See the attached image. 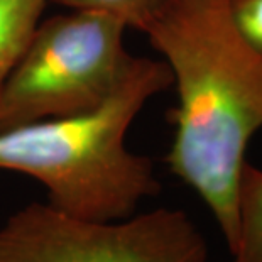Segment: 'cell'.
<instances>
[{"instance_id":"277c9868","label":"cell","mask_w":262,"mask_h":262,"mask_svg":"<svg viewBox=\"0 0 262 262\" xmlns=\"http://www.w3.org/2000/svg\"><path fill=\"white\" fill-rule=\"evenodd\" d=\"M206 241L183 210L122 220L75 219L32 202L0 225V262H206Z\"/></svg>"},{"instance_id":"52a82bcc","label":"cell","mask_w":262,"mask_h":262,"mask_svg":"<svg viewBox=\"0 0 262 262\" xmlns=\"http://www.w3.org/2000/svg\"><path fill=\"white\" fill-rule=\"evenodd\" d=\"M68 9H88L110 14L124 24L142 31L161 0H51Z\"/></svg>"},{"instance_id":"6da1fadb","label":"cell","mask_w":262,"mask_h":262,"mask_svg":"<svg viewBox=\"0 0 262 262\" xmlns=\"http://www.w3.org/2000/svg\"><path fill=\"white\" fill-rule=\"evenodd\" d=\"M141 32L178 93L164 161L208 206L233 254L245 150L262 129V51L238 31L232 0H161Z\"/></svg>"},{"instance_id":"3957f363","label":"cell","mask_w":262,"mask_h":262,"mask_svg":"<svg viewBox=\"0 0 262 262\" xmlns=\"http://www.w3.org/2000/svg\"><path fill=\"white\" fill-rule=\"evenodd\" d=\"M125 29L120 19L88 9L39 22L0 90V132L102 107L132 59Z\"/></svg>"},{"instance_id":"5b68a950","label":"cell","mask_w":262,"mask_h":262,"mask_svg":"<svg viewBox=\"0 0 262 262\" xmlns=\"http://www.w3.org/2000/svg\"><path fill=\"white\" fill-rule=\"evenodd\" d=\"M51 0H0V90L24 54Z\"/></svg>"},{"instance_id":"7a4b0ae2","label":"cell","mask_w":262,"mask_h":262,"mask_svg":"<svg viewBox=\"0 0 262 262\" xmlns=\"http://www.w3.org/2000/svg\"><path fill=\"white\" fill-rule=\"evenodd\" d=\"M172 85L163 59L132 56L102 107L0 132V169L46 188L48 205L75 219L122 220L158 196L152 161L127 147L125 137L144 105Z\"/></svg>"},{"instance_id":"8992f818","label":"cell","mask_w":262,"mask_h":262,"mask_svg":"<svg viewBox=\"0 0 262 262\" xmlns=\"http://www.w3.org/2000/svg\"><path fill=\"white\" fill-rule=\"evenodd\" d=\"M233 262H262V169L245 161L238 183V242Z\"/></svg>"},{"instance_id":"ba28073f","label":"cell","mask_w":262,"mask_h":262,"mask_svg":"<svg viewBox=\"0 0 262 262\" xmlns=\"http://www.w3.org/2000/svg\"><path fill=\"white\" fill-rule=\"evenodd\" d=\"M232 12L244 37L262 51V0H232Z\"/></svg>"}]
</instances>
